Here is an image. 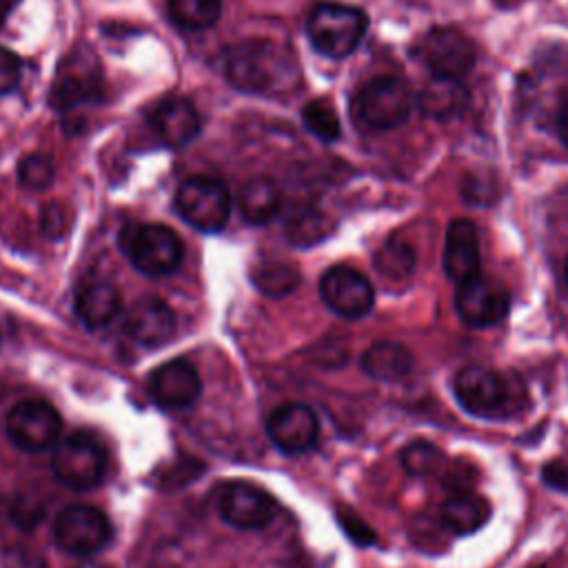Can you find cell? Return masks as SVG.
I'll return each instance as SVG.
<instances>
[{"mask_svg": "<svg viewBox=\"0 0 568 568\" xmlns=\"http://www.w3.org/2000/svg\"><path fill=\"white\" fill-rule=\"evenodd\" d=\"M171 20L189 31L209 29L222 13V0H169Z\"/></svg>", "mask_w": 568, "mask_h": 568, "instance_id": "25", "label": "cell"}, {"mask_svg": "<svg viewBox=\"0 0 568 568\" xmlns=\"http://www.w3.org/2000/svg\"><path fill=\"white\" fill-rule=\"evenodd\" d=\"M175 211L193 229L217 233L224 229L231 213L229 189L215 178H189L175 191Z\"/></svg>", "mask_w": 568, "mask_h": 568, "instance_id": "6", "label": "cell"}, {"mask_svg": "<svg viewBox=\"0 0 568 568\" xmlns=\"http://www.w3.org/2000/svg\"><path fill=\"white\" fill-rule=\"evenodd\" d=\"M73 306H75L78 320L91 331L109 326L122 311L118 288L106 282H93L82 286L75 295Z\"/></svg>", "mask_w": 568, "mask_h": 568, "instance_id": "22", "label": "cell"}, {"mask_svg": "<svg viewBox=\"0 0 568 568\" xmlns=\"http://www.w3.org/2000/svg\"><path fill=\"white\" fill-rule=\"evenodd\" d=\"M419 51L433 78L462 80L475 67L477 58L473 40L455 27L430 29L424 36Z\"/></svg>", "mask_w": 568, "mask_h": 568, "instance_id": "12", "label": "cell"}, {"mask_svg": "<svg viewBox=\"0 0 568 568\" xmlns=\"http://www.w3.org/2000/svg\"><path fill=\"white\" fill-rule=\"evenodd\" d=\"M351 111L362 129L388 131L408 120L410 93L402 80L379 75L355 91Z\"/></svg>", "mask_w": 568, "mask_h": 568, "instance_id": "5", "label": "cell"}, {"mask_svg": "<svg viewBox=\"0 0 568 568\" xmlns=\"http://www.w3.org/2000/svg\"><path fill=\"white\" fill-rule=\"evenodd\" d=\"M202 390L197 371L184 359H171L158 366L149 377V393L160 408L178 410L191 406Z\"/></svg>", "mask_w": 568, "mask_h": 568, "instance_id": "16", "label": "cell"}, {"mask_svg": "<svg viewBox=\"0 0 568 568\" xmlns=\"http://www.w3.org/2000/svg\"><path fill=\"white\" fill-rule=\"evenodd\" d=\"M559 135L561 140L568 144V104L561 109L559 113Z\"/></svg>", "mask_w": 568, "mask_h": 568, "instance_id": "37", "label": "cell"}, {"mask_svg": "<svg viewBox=\"0 0 568 568\" xmlns=\"http://www.w3.org/2000/svg\"><path fill=\"white\" fill-rule=\"evenodd\" d=\"M78 568H113L111 564H104V561H98V559H87L82 561Z\"/></svg>", "mask_w": 568, "mask_h": 568, "instance_id": "39", "label": "cell"}, {"mask_svg": "<svg viewBox=\"0 0 568 568\" xmlns=\"http://www.w3.org/2000/svg\"><path fill=\"white\" fill-rule=\"evenodd\" d=\"M399 464L410 477H430L446 468V455L433 442H410L399 453Z\"/></svg>", "mask_w": 568, "mask_h": 568, "instance_id": "26", "label": "cell"}, {"mask_svg": "<svg viewBox=\"0 0 568 568\" xmlns=\"http://www.w3.org/2000/svg\"><path fill=\"white\" fill-rule=\"evenodd\" d=\"M126 335L146 348H158L166 344L175 333V315L158 297H142L131 304L124 317Z\"/></svg>", "mask_w": 568, "mask_h": 568, "instance_id": "18", "label": "cell"}, {"mask_svg": "<svg viewBox=\"0 0 568 568\" xmlns=\"http://www.w3.org/2000/svg\"><path fill=\"white\" fill-rule=\"evenodd\" d=\"M100 60L89 47H75L60 64L53 82L51 102L60 111H75L82 104H93L102 95Z\"/></svg>", "mask_w": 568, "mask_h": 568, "instance_id": "8", "label": "cell"}, {"mask_svg": "<svg viewBox=\"0 0 568 568\" xmlns=\"http://www.w3.org/2000/svg\"><path fill=\"white\" fill-rule=\"evenodd\" d=\"M51 468L64 486L73 490H89L102 481L106 455L91 435L73 433L55 444Z\"/></svg>", "mask_w": 568, "mask_h": 568, "instance_id": "7", "label": "cell"}, {"mask_svg": "<svg viewBox=\"0 0 568 568\" xmlns=\"http://www.w3.org/2000/svg\"><path fill=\"white\" fill-rule=\"evenodd\" d=\"M151 124L166 146H184L200 133V113L186 98H166L151 111Z\"/></svg>", "mask_w": 568, "mask_h": 568, "instance_id": "19", "label": "cell"}, {"mask_svg": "<svg viewBox=\"0 0 568 568\" xmlns=\"http://www.w3.org/2000/svg\"><path fill=\"white\" fill-rule=\"evenodd\" d=\"M413 264H415V253L404 242H386L375 253V268L382 277H390V280L408 277L413 273Z\"/></svg>", "mask_w": 568, "mask_h": 568, "instance_id": "29", "label": "cell"}, {"mask_svg": "<svg viewBox=\"0 0 568 568\" xmlns=\"http://www.w3.org/2000/svg\"><path fill=\"white\" fill-rule=\"evenodd\" d=\"M62 419L42 399L18 402L7 415V437L22 450L42 453L60 442Z\"/></svg>", "mask_w": 568, "mask_h": 568, "instance_id": "11", "label": "cell"}, {"mask_svg": "<svg viewBox=\"0 0 568 568\" xmlns=\"http://www.w3.org/2000/svg\"><path fill=\"white\" fill-rule=\"evenodd\" d=\"M442 266L444 273L457 284L481 273L479 233L470 220L457 217L448 224L442 251Z\"/></svg>", "mask_w": 568, "mask_h": 568, "instance_id": "17", "label": "cell"}, {"mask_svg": "<svg viewBox=\"0 0 568 568\" xmlns=\"http://www.w3.org/2000/svg\"><path fill=\"white\" fill-rule=\"evenodd\" d=\"M16 2H18V0H0V27H2V22L7 20L9 11L16 7Z\"/></svg>", "mask_w": 568, "mask_h": 568, "instance_id": "38", "label": "cell"}, {"mask_svg": "<svg viewBox=\"0 0 568 568\" xmlns=\"http://www.w3.org/2000/svg\"><path fill=\"white\" fill-rule=\"evenodd\" d=\"M55 544L80 557H91L100 552L111 539V524L102 510L89 504L67 506L53 526Z\"/></svg>", "mask_w": 568, "mask_h": 568, "instance_id": "10", "label": "cell"}, {"mask_svg": "<svg viewBox=\"0 0 568 568\" xmlns=\"http://www.w3.org/2000/svg\"><path fill=\"white\" fill-rule=\"evenodd\" d=\"M541 479L546 486L559 493H568V457H555L544 464Z\"/></svg>", "mask_w": 568, "mask_h": 568, "instance_id": "34", "label": "cell"}, {"mask_svg": "<svg viewBox=\"0 0 568 568\" xmlns=\"http://www.w3.org/2000/svg\"><path fill=\"white\" fill-rule=\"evenodd\" d=\"M339 521H342L344 530H346L357 544H371V541H375V532H373L368 526H364L355 515L339 517Z\"/></svg>", "mask_w": 568, "mask_h": 568, "instance_id": "35", "label": "cell"}, {"mask_svg": "<svg viewBox=\"0 0 568 568\" xmlns=\"http://www.w3.org/2000/svg\"><path fill=\"white\" fill-rule=\"evenodd\" d=\"M53 175H55L53 162L40 153H31L22 158L18 164V180L24 189H31V191H44L53 182Z\"/></svg>", "mask_w": 568, "mask_h": 568, "instance_id": "30", "label": "cell"}, {"mask_svg": "<svg viewBox=\"0 0 568 568\" xmlns=\"http://www.w3.org/2000/svg\"><path fill=\"white\" fill-rule=\"evenodd\" d=\"M539 568H541V566H539Z\"/></svg>", "mask_w": 568, "mask_h": 568, "instance_id": "41", "label": "cell"}, {"mask_svg": "<svg viewBox=\"0 0 568 568\" xmlns=\"http://www.w3.org/2000/svg\"><path fill=\"white\" fill-rule=\"evenodd\" d=\"M20 73H22V67H20V58L0 47V95L13 91L20 82Z\"/></svg>", "mask_w": 568, "mask_h": 568, "instance_id": "33", "label": "cell"}, {"mask_svg": "<svg viewBox=\"0 0 568 568\" xmlns=\"http://www.w3.org/2000/svg\"><path fill=\"white\" fill-rule=\"evenodd\" d=\"M62 222H64V211L60 204H49L42 211V231H47L49 235H60Z\"/></svg>", "mask_w": 568, "mask_h": 568, "instance_id": "36", "label": "cell"}, {"mask_svg": "<svg viewBox=\"0 0 568 568\" xmlns=\"http://www.w3.org/2000/svg\"><path fill=\"white\" fill-rule=\"evenodd\" d=\"M455 308L464 324L473 328H488L499 324L510 311V293L493 275L477 273L457 284Z\"/></svg>", "mask_w": 568, "mask_h": 568, "instance_id": "9", "label": "cell"}, {"mask_svg": "<svg viewBox=\"0 0 568 568\" xmlns=\"http://www.w3.org/2000/svg\"><path fill=\"white\" fill-rule=\"evenodd\" d=\"M295 58L271 40H244L224 53L226 80L246 93L275 95L291 87Z\"/></svg>", "mask_w": 568, "mask_h": 568, "instance_id": "2", "label": "cell"}, {"mask_svg": "<svg viewBox=\"0 0 568 568\" xmlns=\"http://www.w3.org/2000/svg\"><path fill=\"white\" fill-rule=\"evenodd\" d=\"M470 102V93L462 80L453 78H430L417 95L419 111L437 122H448L459 118Z\"/></svg>", "mask_w": 568, "mask_h": 568, "instance_id": "20", "label": "cell"}, {"mask_svg": "<svg viewBox=\"0 0 568 568\" xmlns=\"http://www.w3.org/2000/svg\"><path fill=\"white\" fill-rule=\"evenodd\" d=\"M453 395L464 413L484 422H510L530 408L521 375L479 364H468L455 373Z\"/></svg>", "mask_w": 568, "mask_h": 568, "instance_id": "1", "label": "cell"}, {"mask_svg": "<svg viewBox=\"0 0 568 568\" xmlns=\"http://www.w3.org/2000/svg\"><path fill=\"white\" fill-rule=\"evenodd\" d=\"M366 24V13L353 4L320 2L308 13L306 33L317 53L339 60L357 49Z\"/></svg>", "mask_w": 568, "mask_h": 568, "instance_id": "3", "label": "cell"}, {"mask_svg": "<svg viewBox=\"0 0 568 568\" xmlns=\"http://www.w3.org/2000/svg\"><path fill=\"white\" fill-rule=\"evenodd\" d=\"M222 519L240 530H257L273 519L275 504L266 490L251 481H229L217 493Z\"/></svg>", "mask_w": 568, "mask_h": 568, "instance_id": "14", "label": "cell"}, {"mask_svg": "<svg viewBox=\"0 0 568 568\" xmlns=\"http://www.w3.org/2000/svg\"><path fill=\"white\" fill-rule=\"evenodd\" d=\"M413 368L410 351L399 342H375L362 355V371L377 382H397Z\"/></svg>", "mask_w": 568, "mask_h": 568, "instance_id": "23", "label": "cell"}, {"mask_svg": "<svg viewBox=\"0 0 568 568\" xmlns=\"http://www.w3.org/2000/svg\"><path fill=\"white\" fill-rule=\"evenodd\" d=\"M2 568H47V561L36 548L11 544L2 550Z\"/></svg>", "mask_w": 568, "mask_h": 568, "instance_id": "32", "label": "cell"}, {"mask_svg": "<svg viewBox=\"0 0 568 568\" xmlns=\"http://www.w3.org/2000/svg\"><path fill=\"white\" fill-rule=\"evenodd\" d=\"M286 233H288V240L295 244H311V242H317L320 237H324L326 220L315 209H306L297 215H291V220L286 224Z\"/></svg>", "mask_w": 568, "mask_h": 568, "instance_id": "31", "label": "cell"}, {"mask_svg": "<svg viewBox=\"0 0 568 568\" xmlns=\"http://www.w3.org/2000/svg\"><path fill=\"white\" fill-rule=\"evenodd\" d=\"M564 277H566V284H568V260H566V266H564Z\"/></svg>", "mask_w": 568, "mask_h": 568, "instance_id": "40", "label": "cell"}, {"mask_svg": "<svg viewBox=\"0 0 568 568\" xmlns=\"http://www.w3.org/2000/svg\"><path fill=\"white\" fill-rule=\"evenodd\" d=\"M322 302L339 317L359 320L375 304V291L366 275L346 264H335L320 280Z\"/></svg>", "mask_w": 568, "mask_h": 568, "instance_id": "13", "label": "cell"}, {"mask_svg": "<svg viewBox=\"0 0 568 568\" xmlns=\"http://www.w3.org/2000/svg\"><path fill=\"white\" fill-rule=\"evenodd\" d=\"M253 284L268 297H284L297 288L300 273L284 262H262L253 271Z\"/></svg>", "mask_w": 568, "mask_h": 568, "instance_id": "27", "label": "cell"}, {"mask_svg": "<svg viewBox=\"0 0 568 568\" xmlns=\"http://www.w3.org/2000/svg\"><path fill=\"white\" fill-rule=\"evenodd\" d=\"M302 122L322 142H335L339 138V131H342L339 118H337L333 104H328L326 100L308 102L302 109Z\"/></svg>", "mask_w": 568, "mask_h": 568, "instance_id": "28", "label": "cell"}, {"mask_svg": "<svg viewBox=\"0 0 568 568\" xmlns=\"http://www.w3.org/2000/svg\"><path fill=\"white\" fill-rule=\"evenodd\" d=\"M268 439L284 453L297 455L308 450L320 435V422L311 406L306 404H282L266 422Z\"/></svg>", "mask_w": 568, "mask_h": 568, "instance_id": "15", "label": "cell"}, {"mask_svg": "<svg viewBox=\"0 0 568 568\" xmlns=\"http://www.w3.org/2000/svg\"><path fill=\"white\" fill-rule=\"evenodd\" d=\"M240 211L251 224L271 222L282 206V193L268 178H251L240 191Z\"/></svg>", "mask_w": 568, "mask_h": 568, "instance_id": "24", "label": "cell"}, {"mask_svg": "<svg viewBox=\"0 0 568 568\" xmlns=\"http://www.w3.org/2000/svg\"><path fill=\"white\" fill-rule=\"evenodd\" d=\"M120 246L129 262L151 277L173 273L184 255L182 240L164 224H126L120 233Z\"/></svg>", "mask_w": 568, "mask_h": 568, "instance_id": "4", "label": "cell"}, {"mask_svg": "<svg viewBox=\"0 0 568 568\" xmlns=\"http://www.w3.org/2000/svg\"><path fill=\"white\" fill-rule=\"evenodd\" d=\"M442 521L455 535H473L490 519V504L470 488H453L442 504Z\"/></svg>", "mask_w": 568, "mask_h": 568, "instance_id": "21", "label": "cell"}]
</instances>
